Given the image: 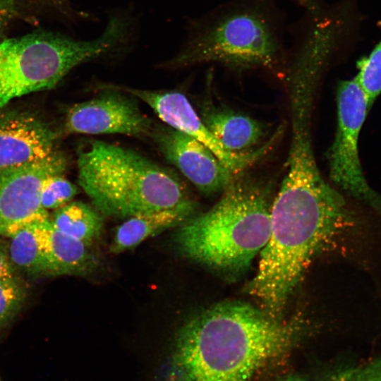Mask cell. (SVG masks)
Wrapping results in <instances>:
<instances>
[{"label":"cell","instance_id":"cell-1","mask_svg":"<svg viewBox=\"0 0 381 381\" xmlns=\"http://www.w3.org/2000/svg\"><path fill=\"white\" fill-rule=\"evenodd\" d=\"M272 202L270 234L248 286L277 317L313 257L356 225L342 195L326 182L314 155L297 152Z\"/></svg>","mask_w":381,"mask_h":381},{"label":"cell","instance_id":"cell-2","mask_svg":"<svg viewBox=\"0 0 381 381\" xmlns=\"http://www.w3.org/2000/svg\"><path fill=\"white\" fill-rule=\"evenodd\" d=\"M300 334L294 321L282 322L242 302L220 303L176 329L151 381H253Z\"/></svg>","mask_w":381,"mask_h":381},{"label":"cell","instance_id":"cell-3","mask_svg":"<svg viewBox=\"0 0 381 381\" xmlns=\"http://www.w3.org/2000/svg\"><path fill=\"white\" fill-rule=\"evenodd\" d=\"M270 193V186L236 175L211 209L179 226L174 236L178 251L215 270H243L269 239Z\"/></svg>","mask_w":381,"mask_h":381},{"label":"cell","instance_id":"cell-4","mask_svg":"<svg viewBox=\"0 0 381 381\" xmlns=\"http://www.w3.org/2000/svg\"><path fill=\"white\" fill-rule=\"evenodd\" d=\"M77 166L80 188L102 214L128 218L195 206L173 173L131 149L91 139Z\"/></svg>","mask_w":381,"mask_h":381},{"label":"cell","instance_id":"cell-5","mask_svg":"<svg viewBox=\"0 0 381 381\" xmlns=\"http://www.w3.org/2000/svg\"><path fill=\"white\" fill-rule=\"evenodd\" d=\"M135 23L128 13H113L92 40L38 31L0 42V109L13 99L56 86L77 66L126 52L133 45Z\"/></svg>","mask_w":381,"mask_h":381},{"label":"cell","instance_id":"cell-6","mask_svg":"<svg viewBox=\"0 0 381 381\" xmlns=\"http://www.w3.org/2000/svg\"><path fill=\"white\" fill-rule=\"evenodd\" d=\"M280 52L272 13L259 1L227 7L193 28L181 50L164 63L183 68L205 62L270 66Z\"/></svg>","mask_w":381,"mask_h":381},{"label":"cell","instance_id":"cell-7","mask_svg":"<svg viewBox=\"0 0 381 381\" xmlns=\"http://www.w3.org/2000/svg\"><path fill=\"white\" fill-rule=\"evenodd\" d=\"M370 109L362 89L353 78L337 90V127L328 152L330 179L358 201L381 214V196L368 184L358 155V137Z\"/></svg>","mask_w":381,"mask_h":381},{"label":"cell","instance_id":"cell-8","mask_svg":"<svg viewBox=\"0 0 381 381\" xmlns=\"http://www.w3.org/2000/svg\"><path fill=\"white\" fill-rule=\"evenodd\" d=\"M66 159L59 151L41 161L0 171V235L11 238L23 227L49 217L41 205L45 179L63 174Z\"/></svg>","mask_w":381,"mask_h":381},{"label":"cell","instance_id":"cell-9","mask_svg":"<svg viewBox=\"0 0 381 381\" xmlns=\"http://www.w3.org/2000/svg\"><path fill=\"white\" fill-rule=\"evenodd\" d=\"M116 87L143 101L167 125L205 145L235 174H240L254 164L272 146L273 140L254 150L229 152L208 130L187 97L182 93L176 91L159 92L124 87Z\"/></svg>","mask_w":381,"mask_h":381},{"label":"cell","instance_id":"cell-10","mask_svg":"<svg viewBox=\"0 0 381 381\" xmlns=\"http://www.w3.org/2000/svg\"><path fill=\"white\" fill-rule=\"evenodd\" d=\"M66 130L90 135L123 134L143 137L152 131L151 122L135 100L116 87L80 103L67 112Z\"/></svg>","mask_w":381,"mask_h":381},{"label":"cell","instance_id":"cell-11","mask_svg":"<svg viewBox=\"0 0 381 381\" xmlns=\"http://www.w3.org/2000/svg\"><path fill=\"white\" fill-rule=\"evenodd\" d=\"M151 134L164 157L205 194L223 191L238 175L205 145L168 125Z\"/></svg>","mask_w":381,"mask_h":381},{"label":"cell","instance_id":"cell-12","mask_svg":"<svg viewBox=\"0 0 381 381\" xmlns=\"http://www.w3.org/2000/svg\"><path fill=\"white\" fill-rule=\"evenodd\" d=\"M55 135L28 113L0 111V171L46 159L58 150Z\"/></svg>","mask_w":381,"mask_h":381},{"label":"cell","instance_id":"cell-13","mask_svg":"<svg viewBox=\"0 0 381 381\" xmlns=\"http://www.w3.org/2000/svg\"><path fill=\"white\" fill-rule=\"evenodd\" d=\"M38 233L49 276L85 275L95 270L98 261L90 246L54 227L49 218L38 224Z\"/></svg>","mask_w":381,"mask_h":381},{"label":"cell","instance_id":"cell-14","mask_svg":"<svg viewBox=\"0 0 381 381\" xmlns=\"http://www.w3.org/2000/svg\"><path fill=\"white\" fill-rule=\"evenodd\" d=\"M200 118L215 138L229 152L247 151L265 135V127L259 121L224 107L207 103L201 109Z\"/></svg>","mask_w":381,"mask_h":381},{"label":"cell","instance_id":"cell-15","mask_svg":"<svg viewBox=\"0 0 381 381\" xmlns=\"http://www.w3.org/2000/svg\"><path fill=\"white\" fill-rule=\"evenodd\" d=\"M195 210V206H188L128 217L118 226L110 250L120 253L132 249L149 237L180 226L192 217Z\"/></svg>","mask_w":381,"mask_h":381},{"label":"cell","instance_id":"cell-16","mask_svg":"<svg viewBox=\"0 0 381 381\" xmlns=\"http://www.w3.org/2000/svg\"><path fill=\"white\" fill-rule=\"evenodd\" d=\"M49 219L54 227L88 246L100 236L103 227L101 213L81 201L56 209Z\"/></svg>","mask_w":381,"mask_h":381},{"label":"cell","instance_id":"cell-17","mask_svg":"<svg viewBox=\"0 0 381 381\" xmlns=\"http://www.w3.org/2000/svg\"><path fill=\"white\" fill-rule=\"evenodd\" d=\"M40 222L30 224L18 231L10 238L8 245L9 256L16 270L32 278L49 276L45 254L38 233Z\"/></svg>","mask_w":381,"mask_h":381},{"label":"cell","instance_id":"cell-18","mask_svg":"<svg viewBox=\"0 0 381 381\" xmlns=\"http://www.w3.org/2000/svg\"><path fill=\"white\" fill-rule=\"evenodd\" d=\"M27 296V286L17 274L0 279V332L21 311Z\"/></svg>","mask_w":381,"mask_h":381},{"label":"cell","instance_id":"cell-19","mask_svg":"<svg viewBox=\"0 0 381 381\" xmlns=\"http://www.w3.org/2000/svg\"><path fill=\"white\" fill-rule=\"evenodd\" d=\"M358 72L354 79L364 92L370 108L381 94V41L371 53L357 62Z\"/></svg>","mask_w":381,"mask_h":381},{"label":"cell","instance_id":"cell-20","mask_svg":"<svg viewBox=\"0 0 381 381\" xmlns=\"http://www.w3.org/2000/svg\"><path fill=\"white\" fill-rule=\"evenodd\" d=\"M78 190L63 174L52 175L45 179L42 187V207L46 210L58 209L72 201Z\"/></svg>","mask_w":381,"mask_h":381},{"label":"cell","instance_id":"cell-21","mask_svg":"<svg viewBox=\"0 0 381 381\" xmlns=\"http://www.w3.org/2000/svg\"><path fill=\"white\" fill-rule=\"evenodd\" d=\"M333 381H381V356L344 372Z\"/></svg>","mask_w":381,"mask_h":381},{"label":"cell","instance_id":"cell-22","mask_svg":"<svg viewBox=\"0 0 381 381\" xmlns=\"http://www.w3.org/2000/svg\"><path fill=\"white\" fill-rule=\"evenodd\" d=\"M16 274V268L9 256L8 245L0 241V279Z\"/></svg>","mask_w":381,"mask_h":381},{"label":"cell","instance_id":"cell-23","mask_svg":"<svg viewBox=\"0 0 381 381\" xmlns=\"http://www.w3.org/2000/svg\"><path fill=\"white\" fill-rule=\"evenodd\" d=\"M16 0H0V37L16 11Z\"/></svg>","mask_w":381,"mask_h":381},{"label":"cell","instance_id":"cell-24","mask_svg":"<svg viewBox=\"0 0 381 381\" xmlns=\"http://www.w3.org/2000/svg\"><path fill=\"white\" fill-rule=\"evenodd\" d=\"M279 381H313V380L301 377L299 375H291V376H287L286 377H284Z\"/></svg>","mask_w":381,"mask_h":381},{"label":"cell","instance_id":"cell-25","mask_svg":"<svg viewBox=\"0 0 381 381\" xmlns=\"http://www.w3.org/2000/svg\"><path fill=\"white\" fill-rule=\"evenodd\" d=\"M49 1L57 7H59L61 8H69L68 0H49Z\"/></svg>","mask_w":381,"mask_h":381},{"label":"cell","instance_id":"cell-26","mask_svg":"<svg viewBox=\"0 0 381 381\" xmlns=\"http://www.w3.org/2000/svg\"><path fill=\"white\" fill-rule=\"evenodd\" d=\"M0 381H1V380H0Z\"/></svg>","mask_w":381,"mask_h":381}]
</instances>
